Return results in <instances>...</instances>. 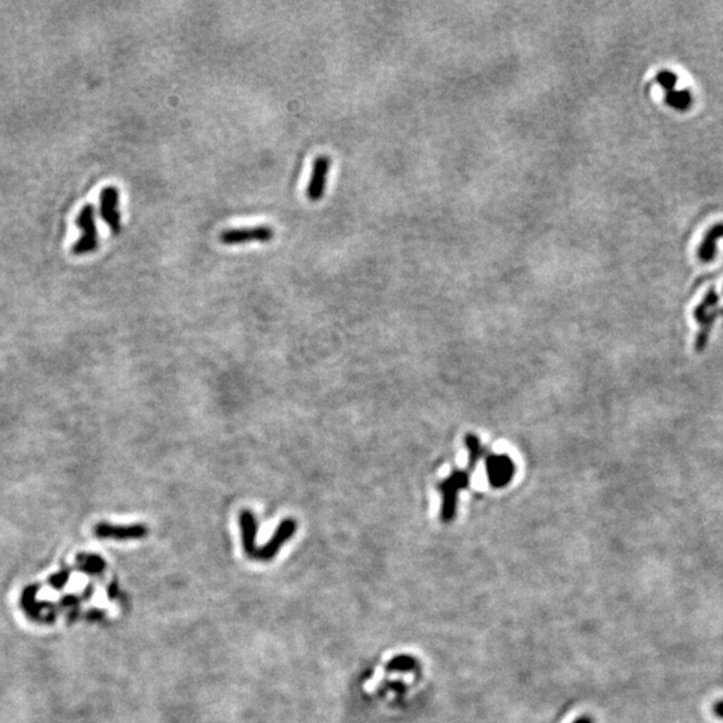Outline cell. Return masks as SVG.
Listing matches in <instances>:
<instances>
[{
  "mask_svg": "<svg viewBox=\"0 0 723 723\" xmlns=\"http://www.w3.org/2000/svg\"><path fill=\"white\" fill-rule=\"evenodd\" d=\"M77 227L80 229V237L77 243L73 246V253L74 255H88L98 249L100 246V237H98V228L95 224V209L91 204H86L78 213Z\"/></svg>",
  "mask_w": 723,
  "mask_h": 723,
  "instance_id": "1",
  "label": "cell"
},
{
  "mask_svg": "<svg viewBox=\"0 0 723 723\" xmlns=\"http://www.w3.org/2000/svg\"><path fill=\"white\" fill-rule=\"evenodd\" d=\"M273 229L261 224L244 228H229L220 233V241L225 246H241L246 243H268L273 239Z\"/></svg>",
  "mask_w": 723,
  "mask_h": 723,
  "instance_id": "2",
  "label": "cell"
},
{
  "mask_svg": "<svg viewBox=\"0 0 723 723\" xmlns=\"http://www.w3.org/2000/svg\"><path fill=\"white\" fill-rule=\"evenodd\" d=\"M718 300H719V297H718L717 291L714 288H711L710 291L706 294L705 299L702 300V303L694 311L695 321L700 325L699 334L695 339V349L698 351H702L706 347L711 325L714 323L715 318L719 315L718 310L712 311L714 307L718 304Z\"/></svg>",
  "mask_w": 723,
  "mask_h": 723,
  "instance_id": "3",
  "label": "cell"
},
{
  "mask_svg": "<svg viewBox=\"0 0 723 723\" xmlns=\"http://www.w3.org/2000/svg\"><path fill=\"white\" fill-rule=\"evenodd\" d=\"M92 533L95 537L101 540H116V542H128V540H141L149 533L145 524H131V525H116L110 522H98Z\"/></svg>",
  "mask_w": 723,
  "mask_h": 723,
  "instance_id": "4",
  "label": "cell"
},
{
  "mask_svg": "<svg viewBox=\"0 0 723 723\" xmlns=\"http://www.w3.org/2000/svg\"><path fill=\"white\" fill-rule=\"evenodd\" d=\"M467 482H469L467 473L454 472L450 477L441 484L439 491H442V496H443V505H442V512H441L442 521L449 522L454 518L457 494H458V491L466 488Z\"/></svg>",
  "mask_w": 723,
  "mask_h": 723,
  "instance_id": "5",
  "label": "cell"
},
{
  "mask_svg": "<svg viewBox=\"0 0 723 723\" xmlns=\"http://www.w3.org/2000/svg\"><path fill=\"white\" fill-rule=\"evenodd\" d=\"M330 168H331V158L328 155H318L313 160L310 181H309V185L306 189V196L312 203H318L323 198L324 192L327 188V179H328Z\"/></svg>",
  "mask_w": 723,
  "mask_h": 723,
  "instance_id": "6",
  "label": "cell"
},
{
  "mask_svg": "<svg viewBox=\"0 0 723 723\" xmlns=\"http://www.w3.org/2000/svg\"><path fill=\"white\" fill-rule=\"evenodd\" d=\"M297 521L294 518H285V520H283L280 522V525L277 527V530H275L271 540L267 542V544H264L261 548H258V552L255 555V560H258V561H270V560H272L275 556L277 555V552L280 551L283 544L292 539V536L297 532Z\"/></svg>",
  "mask_w": 723,
  "mask_h": 723,
  "instance_id": "7",
  "label": "cell"
},
{
  "mask_svg": "<svg viewBox=\"0 0 723 723\" xmlns=\"http://www.w3.org/2000/svg\"><path fill=\"white\" fill-rule=\"evenodd\" d=\"M100 213L110 231L118 234L121 232L122 220L119 210V191L116 186H106L100 196Z\"/></svg>",
  "mask_w": 723,
  "mask_h": 723,
  "instance_id": "8",
  "label": "cell"
},
{
  "mask_svg": "<svg viewBox=\"0 0 723 723\" xmlns=\"http://www.w3.org/2000/svg\"><path fill=\"white\" fill-rule=\"evenodd\" d=\"M488 477L496 488L506 485L515 473L513 462L505 455H493L488 460Z\"/></svg>",
  "mask_w": 723,
  "mask_h": 723,
  "instance_id": "9",
  "label": "cell"
},
{
  "mask_svg": "<svg viewBox=\"0 0 723 723\" xmlns=\"http://www.w3.org/2000/svg\"><path fill=\"white\" fill-rule=\"evenodd\" d=\"M240 530H241V542L246 556L255 558L258 552L256 534H258V521L252 510L244 509L240 512Z\"/></svg>",
  "mask_w": 723,
  "mask_h": 723,
  "instance_id": "10",
  "label": "cell"
},
{
  "mask_svg": "<svg viewBox=\"0 0 723 723\" xmlns=\"http://www.w3.org/2000/svg\"><path fill=\"white\" fill-rule=\"evenodd\" d=\"M723 239V222L715 224L711 227L706 233L703 241L700 243L698 255L703 263H710L712 258H715L717 252V241Z\"/></svg>",
  "mask_w": 723,
  "mask_h": 723,
  "instance_id": "11",
  "label": "cell"
},
{
  "mask_svg": "<svg viewBox=\"0 0 723 723\" xmlns=\"http://www.w3.org/2000/svg\"><path fill=\"white\" fill-rule=\"evenodd\" d=\"M78 569L89 573V575H100L106 568V561L100 555L94 554H82L78 556Z\"/></svg>",
  "mask_w": 723,
  "mask_h": 723,
  "instance_id": "12",
  "label": "cell"
},
{
  "mask_svg": "<svg viewBox=\"0 0 723 723\" xmlns=\"http://www.w3.org/2000/svg\"><path fill=\"white\" fill-rule=\"evenodd\" d=\"M38 592V585H30L20 596V606L25 609L31 619L40 618V608L44 607L35 602V594Z\"/></svg>",
  "mask_w": 723,
  "mask_h": 723,
  "instance_id": "13",
  "label": "cell"
},
{
  "mask_svg": "<svg viewBox=\"0 0 723 723\" xmlns=\"http://www.w3.org/2000/svg\"><path fill=\"white\" fill-rule=\"evenodd\" d=\"M664 101H666V104L671 106L674 109L686 112L693 104V97L688 90H671L667 91Z\"/></svg>",
  "mask_w": 723,
  "mask_h": 723,
  "instance_id": "14",
  "label": "cell"
},
{
  "mask_svg": "<svg viewBox=\"0 0 723 723\" xmlns=\"http://www.w3.org/2000/svg\"><path fill=\"white\" fill-rule=\"evenodd\" d=\"M415 669H417V660L410 655L395 657L386 664V670L390 672H410Z\"/></svg>",
  "mask_w": 723,
  "mask_h": 723,
  "instance_id": "15",
  "label": "cell"
},
{
  "mask_svg": "<svg viewBox=\"0 0 723 723\" xmlns=\"http://www.w3.org/2000/svg\"><path fill=\"white\" fill-rule=\"evenodd\" d=\"M657 82L664 90H675V85L678 82V76L674 74L672 71H669V70H663V71H659L658 76H657Z\"/></svg>",
  "mask_w": 723,
  "mask_h": 723,
  "instance_id": "16",
  "label": "cell"
},
{
  "mask_svg": "<svg viewBox=\"0 0 723 723\" xmlns=\"http://www.w3.org/2000/svg\"><path fill=\"white\" fill-rule=\"evenodd\" d=\"M68 578H70V570H65V569H64V570H61L59 573H56V575L52 576L49 582H50V585H52L54 588L61 590L62 587H65V584L67 582V580H68Z\"/></svg>",
  "mask_w": 723,
  "mask_h": 723,
  "instance_id": "17",
  "label": "cell"
},
{
  "mask_svg": "<svg viewBox=\"0 0 723 723\" xmlns=\"http://www.w3.org/2000/svg\"><path fill=\"white\" fill-rule=\"evenodd\" d=\"M78 602H79V597L73 596V594H68V596H66V597L62 599L61 606L62 607H74L76 604H78Z\"/></svg>",
  "mask_w": 723,
  "mask_h": 723,
  "instance_id": "18",
  "label": "cell"
},
{
  "mask_svg": "<svg viewBox=\"0 0 723 723\" xmlns=\"http://www.w3.org/2000/svg\"><path fill=\"white\" fill-rule=\"evenodd\" d=\"M712 712H714V715H715V717H718V718L723 719V700H718V702H715V703H714V706H712Z\"/></svg>",
  "mask_w": 723,
  "mask_h": 723,
  "instance_id": "19",
  "label": "cell"
},
{
  "mask_svg": "<svg viewBox=\"0 0 723 723\" xmlns=\"http://www.w3.org/2000/svg\"><path fill=\"white\" fill-rule=\"evenodd\" d=\"M573 723H594V721L590 717H581V718L576 719Z\"/></svg>",
  "mask_w": 723,
  "mask_h": 723,
  "instance_id": "20",
  "label": "cell"
}]
</instances>
